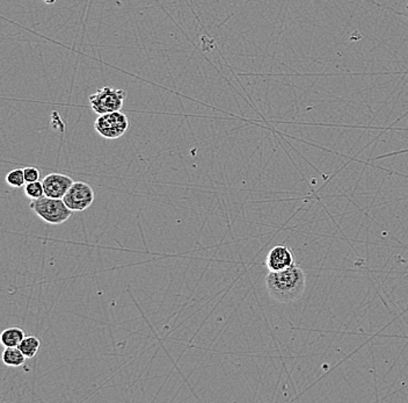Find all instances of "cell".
I'll use <instances>...</instances> for the list:
<instances>
[{"label":"cell","mask_w":408,"mask_h":403,"mask_svg":"<svg viewBox=\"0 0 408 403\" xmlns=\"http://www.w3.org/2000/svg\"><path fill=\"white\" fill-rule=\"evenodd\" d=\"M266 287L270 298L277 303H294L304 296L306 276L296 264L277 272L269 271L266 276Z\"/></svg>","instance_id":"1"},{"label":"cell","mask_w":408,"mask_h":403,"mask_svg":"<svg viewBox=\"0 0 408 403\" xmlns=\"http://www.w3.org/2000/svg\"><path fill=\"white\" fill-rule=\"evenodd\" d=\"M30 209L48 225L59 226L71 218L72 211L65 205L63 199L49 197L30 200Z\"/></svg>","instance_id":"2"},{"label":"cell","mask_w":408,"mask_h":403,"mask_svg":"<svg viewBox=\"0 0 408 403\" xmlns=\"http://www.w3.org/2000/svg\"><path fill=\"white\" fill-rule=\"evenodd\" d=\"M126 93L120 88L104 86L90 95V104L95 113L106 114L121 111L124 108Z\"/></svg>","instance_id":"3"},{"label":"cell","mask_w":408,"mask_h":403,"mask_svg":"<svg viewBox=\"0 0 408 403\" xmlns=\"http://www.w3.org/2000/svg\"><path fill=\"white\" fill-rule=\"evenodd\" d=\"M95 128L99 135L104 139L115 140V139L124 136L126 134L129 128V120L126 114L121 111L110 112V113L101 114L97 117L95 122Z\"/></svg>","instance_id":"4"},{"label":"cell","mask_w":408,"mask_h":403,"mask_svg":"<svg viewBox=\"0 0 408 403\" xmlns=\"http://www.w3.org/2000/svg\"><path fill=\"white\" fill-rule=\"evenodd\" d=\"M95 191L88 182H75L65 194V205L72 211H84L95 202Z\"/></svg>","instance_id":"5"},{"label":"cell","mask_w":408,"mask_h":403,"mask_svg":"<svg viewBox=\"0 0 408 403\" xmlns=\"http://www.w3.org/2000/svg\"><path fill=\"white\" fill-rule=\"evenodd\" d=\"M295 264V255L290 247L283 244L272 247L267 255L266 267L270 272L285 270Z\"/></svg>","instance_id":"6"},{"label":"cell","mask_w":408,"mask_h":403,"mask_svg":"<svg viewBox=\"0 0 408 403\" xmlns=\"http://www.w3.org/2000/svg\"><path fill=\"white\" fill-rule=\"evenodd\" d=\"M75 180L63 173H50L42 180L46 197L52 199H63L68 193Z\"/></svg>","instance_id":"7"},{"label":"cell","mask_w":408,"mask_h":403,"mask_svg":"<svg viewBox=\"0 0 408 403\" xmlns=\"http://www.w3.org/2000/svg\"><path fill=\"white\" fill-rule=\"evenodd\" d=\"M26 337L25 332L20 328H7L1 332L0 341L5 348H16Z\"/></svg>","instance_id":"8"},{"label":"cell","mask_w":408,"mask_h":403,"mask_svg":"<svg viewBox=\"0 0 408 403\" xmlns=\"http://www.w3.org/2000/svg\"><path fill=\"white\" fill-rule=\"evenodd\" d=\"M1 359H3V363L6 366L20 368V366H23L25 364V361H26L27 358L25 357L21 350L18 346H16V348L5 349Z\"/></svg>","instance_id":"9"},{"label":"cell","mask_w":408,"mask_h":403,"mask_svg":"<svg viewBox=\"0 0 408 403\" xmlns=\"http://www.w3.org/2000/svg\"><path fill=\"white\" fill-rule=\"evenodd\" d=\"M18 348L21 350L25 357L27 359H32V358L35 357L37 355V352L40 351V348H41V341L35 336H26L23 341L20 343Z\"/></svg>","instance_id":"10"},{"label":"cell","mask_w":408,"mask_h":403,"mask_svg":"<svg viewBox=\"0 0 408 403\" xmlns=\"http://www.w3.org/2000/svg\"><path fill=\"white\" fill-rule=\"evenodd\" d=\"M25 194L27 198L30 200H36V199L42 198L44 197V187H43L42 182H27L25 186Z\"/></svg>","instance_id":"11"},{"label":"cell","mask_w":408,"mask_h":403,"mask_svg":"<svg viewBox=\"0 0 408 403\" xmlns=\"http://www.w3.org/2000/svg\"><path fill=\"white\" fill-rule=\"evenodd\" d=\"M6 182L11 187H16V189L23 187L26 184L23 169H13L7 173Z\"/></svg>","instance_id":"12"},{"label":"cell","mask_w":408,"mask_h":403,"mask_svg":"<svg viewBox=\"0 0 408 403\" xmlns=\"http://www.w3.org/2000/svg\"><path fill=\"white\" fill-rule=\"evenodd\" d=\"M23 173H25V179H26L27 182H39L40 180V170L35 166H27L23 169Z\"/></svg>","instance_id":"13"},{"label":"cell","mask_w":408,"mask_h":403,"mask_svg":"<svg viewBox=\"0 0 408 403\" xmlns=\"http://www.w3.org/2000/svg\"><path fill=\"white\" fill-rule=\"evenodd\" d=\"M47 4H54L55 3L56 0H44Z\"/></svg>","instance_id":"14"}]
</instances>
